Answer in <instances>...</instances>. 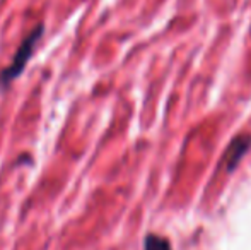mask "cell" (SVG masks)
I'll list each match as a JSON object with an SVG mask.
<instances>
[{
    "instance_id": "6da1fadb",
    "label": "cell",
    "mask_w": 251,
    "mask_h": 250,
    "mask_svg": "<svg viewBox=\"0 0 251 250\" xmlns=\"http://www.w3.org/2000/svg\"><path fill=\"white\" fill-rule=\"evenodd\" d=\"M43 33H45V28H43V24H40V26H36L26 38H24L23 43L17 48L16 55H14L12 62L2 70V74H0V86L7 87L12 81H16L17 77L23 74L24 67L29 62V58L33 57L34 50H36L38 43H40L41 36H43Z\"/></svg>"
},
{
    "instance_id": "7a4b0ae2",
    "label": "cell",
    "mask_w": 251,
    "mask_h": 250,
    "mask_svg": "<svg viewBox=\"0 0 251 250\" xmlns=\"http://www.w3.org/2000/svg\"><path fill=\"white\" fill-rule=\"evenodd\" d=\"M251 147V136H238L229 142L227 149L224 154V163L226 170L234 171L236 167L241 163V160L246 156L248 149Z\"/></svg>"
},
{
    "instance_id": "3957f363",
    "label": "cell",
    "mask_w": 251,
    "mask_h": 250,
    "mask_svg": "<svg viewBox=\"0 0 251 250\" xmlns=\"http://www.w3.org/2000/svg\"><path fill=\"white\" fill-rule=\"evenodd\" d=\"M144 250H173L168 238L149 233L144 240Z\"/></svg>"
}]
</instances>
